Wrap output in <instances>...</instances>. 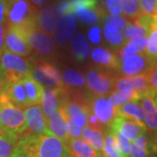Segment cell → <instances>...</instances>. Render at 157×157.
I'll list each match as a JSON object with an SVG mask.
<instances>
[{
	"instance_id": "obj_28",
	"label": "cell",
	"mask_w": 157,
	"mask_h": 157,
	"mask_svg": "<svg viewBox=\"0 0 157 157\" xmlns=\"http://www.w3.org/2000/svg\"><path fill=\"white\" fill-rule=\"evenodd\" d=\"M147 45V37H136L134 39H129L119 50L117 54L119 60L128 55L146 52Z\"/></svg>"
},
{
	"instance_id": "obj_48",
	"label": "cell",
	"mask_w": 157,
	"mask_h": 157,
	"mask_svg": "<svg viewBox=\"0 0 157 157\" xmlns=\"http://www.w3.org/2000/svg\"><path fill=\"white\" fill-rule=\"evenodd\" d=\"M147 157H157V155H149V156Z\"/></svg>"
},
{
	"instance_id": "obj_14",
	"label": "cell",
	"mask_w": 157,
	"mask_h": 157,
	"mask_svg": "<svg viewBox=\"0 0 157 157\" xmlns=\"http://www.w3.org/2000/svg\"><path fill=\"white\" fill-rule=\"evenodd\" d=\"M155 94L147 93L139 100L144 111V123L147 130L151 132L152 136L157 140V106Z\"/></svg>"
},
{
	"instance_id": "obj_23",
	"label": "cell",
	"mask_w": 157,
	"mask_h": 157,
	"mask_svg": "<svg viewBox=\"0 0 157 157\" xmlns=\"http://www.w3.org/2000/svg\"><path fill=\"white\" fill-rule=\"evenodd\" d=\"M62 92L60 88H46L41 101V107L45 116L50 117L59 109L61 101Z\"/></svg>"
},
{
	"instance_id": "obj_4",
	"label": "cell",
	"mask_w": 157,
	"mask_h": 157,
	"mask_svg": "<svg viewBox=\"0 0 157 157\" xmlns=\"http://www.w3.org/2000/svg\"><path fill=\"white\" fill-rule=\"evenodd\" d=\"M0 128L18 138L26 134L25 113L13 105L4 92L0 95Z\"/></svg>"
},
{
	"instance_id": "obj_13",
	"label": "cell",
	"mask_w": 157,
	"mask_h": 157,
	"mask_svg": "<svg viewBox=\"0 0 157 157\" xmlns=\"http://www.w3.org/2000/svg\"><path fill=\"white\" fill-rule=\"evenodd\" d=\"M27 42L32 50L33 49L39 56L47 58L55 56V43L50 35L35 30L27 36Z\"/></svg>"
},
{
	"instance_id": "obj_17",
	"label": "cell",
	"mask_w": 157,
	"mask_h": 157,
	"mask_svg": "<svg viewBox=\"0 0 157 157\" xmlns=\"http://www.w3.org/2000/svg\"><path fill=\"white\" fill-rule=\"evenodd\" d=\"M114 89H131L139 94L140 97L147 93H150L145 73L132 77H116L114 82Z\"/></svg>"
},
{
	"instance_id": "obj_45",
	"label": "cell",
	"mask_w": 157,
	"mask_h": 157,
	"mask_svg": "<svg viewBox=\"0 0 157 157\" xmlns=\"http://www.w3.org/2000/svg\"><path fill=\"white\" fill-rule=\"evenodd\" d=\"M33 6L36 7H39V6H45V4H47L50 0H29Z\"/></svg>"
},
{
	"instance_id": "obj_42",
	"label": "cell",
	"mask_w": 157,
	"mask_h": 157,
	"mask_svg": "<svg viewBox=\"0 0 157 157\" xmlns=\"http://www.w3.org/2000/svg\"><path fill=\"white\" fill-rule=\"evenodd\" d=\"M88 39L94 44H99L101 41V29L98 26H93L88 31Z\"/></svg>"
},
{
	"instance_id": "obj_11",
	"label": "cell",
	"mask_w": 157,
	"mask_h": 157,
	"mask_svg": "<svg viewBox=\"0 0 157 157\" xmlns=\"http://www.w3.org/2000/svg\"><path fill=\"white\" fill-rule=\"evenodd\" d=\"M25 116L26 121L25 135L51 134L47 127V120L39 104L26 107Z\"/></svg>"
},
{
	"instance_id": "obj_12",
	"label": "cell",
	"mask_w": 157,
	"mask_h": 157,
	"mask_svg": "<svg viewBox=\"0 0 157 157\" xmlns=\"http://www.w3.org/2000/svg\"><path fill=\"white\" fill-rule=\"evenodd\" d=\"M5 45L6 50L20 57H27L32 52L26 38L17 28L11 25H6Z\"/></svg>"
},
{
	"instance_id": "obj_40",
	"label": "cell",
	"mask_w": 157,
	"mask_h": 157,
	"mask_svg": "<svg viewBox=\"0 0 157 157\" xmlns=\"http://www.w3.org/2000/svg\"><path fill=\"white\" fill-rule=\"evenodd\" d=\"M145 74L150 92L157 94V61L147 71Z\"/></svg>"
},
{
	"instance_id": "obj_24",
	"label": "cell",
	"mask_w": 157,
	"mask_h": 157,
	"mask_svg": "<svg viewBox=\"0 0 157 157\" xmlns=\"http://www.w3.org/2000/svg\"><path fill=\"white\" fill-rule=\"evenodd\" d=\"M116 117L131 119L140 123H144V111L140 101H130L121 106L115 107Z\"/></svg>"
},
{
	"instance_id": "obj_2",
	"label": "cell",
	"mask_w": 157,
	"mask_h": 157,
	"mask_svg": "<svg viewBox=\"0 0 157 157\" xmlns=\"http://www.w3.org/2000/svg\"><path fill=\"white\" fill-rule=\"evenodd\" d=\"M38 7L29 0H7L6 25L17 28L27 39V36L38 30Z\"/></svg>"
},
{
	"instance_id": "obj_44",
	"label": "cell",
	"mask_w": 157,
	"mask_h": 157,
	"mask_svg": "<svg viewBox=\"0 0 157 157\" xmlns=\"http://www.w3.org/2000/svg\"><path fill=\"white\" fill-rule=\"evenodd\" d=\"M6 32V24H0V53L6 49V45H5Z\"/></svg>"
},
{
	"instance_id": "obj_46",
	"label": "cell",
	"mask_w": 157,
	"mask_h": 157,
	"mask_svg": "<svg viewBox=\"0 0 157 157\" xmlns=\"http://www.w3.org/2000/svg\"><path fill=\"white\" fill-rule=\"evenodd\" d=\"M6 81L5 78H4V76H3V74L1 73L0 72V95L2 94V93L4 92V90L6 88Z\"/></svg>"
},
{
	"instance_id": "obj_49",
	"label": "cell",
	"mask_w": 157,
	"mask_h": 157,
	"mask_svg": "<svg viewBox=\"0 0 157 157\" xmlns=\"http://www.w3.org/2000/svg\"><path fill=\"white\" fill-rule=\"evenodd\" d=\"M155 103H156V106H157V94L155 96Z\"/></svg>"
},
{
	"instance_id": "obj_27",
	"label": "cell",
	"mask_w": 157,
	"mask_h": 157,
	"mask_svg": "<svg viewBox=\"0 0 157 157\" xmlns=\"http://www.w3.org/2000/svg\"><path fill=\"white\" fill-rule=\"evenodd\" d=\"M71 50L73 57L79 62L86 60L90 55L91 47L85 34L77 33L72 39Z\"/></svg>"
},
{
	"instance_id": "obj_22",
	"label": "cell",
	"mask_w": 157,
	"mask_h": 157,
	"mask_svg": "<svg viewBox=\"0 0 157 157\" xmlns=\"http://www.w3.org/2000/svg\"><path fill=\"white\" fill-rule=\"evenodd\" d=\"M18 137L0 128V157H21Z\"/></svg>"
},
{
	"instance_id": "obj_16",
	"label": "cell",
	"mask_w": 157,
	"mask_h": 157,
	"mask_svg": "<svg viewBox=\"0 0 157 157\" xmlns=\"http://www.w3.org/2000/svg\"><path fill=\"white\" fill-rule=\"evenodd\" d=\"M157 155V140L147 132L131 142L128 157H147Z\"/></svg>"
},
{
	"instance_id": "obj_47",
	"label": "cell",
	"mask_w": 157,
	"mask_h": 157,
	"mask_svg": "<svg viewBox=\"0 0 157 157\" xmlns=\"http://www.w3.org/2000/svg\"><path fill=\"white\" fill-rule=\"evenodd\" d=\"M100 157H109V156H107V155H104V154H101V155Z\"/></svg>"
},
{
	"instance_id": "obj_3",
	"label": "cell",
	"mask_w": 157,
	"mask_h": 157,
	"mask_svg": "<svg viewBox=\"0 0 157 157\" xmlns=\"http://www.w3.org/2000/svg\"><path fill=\"white\" fill-rule=\"evenodd\" d=\"M60 9L65 14H73L80 22L90 25L107 15L98 0H62Z\"/></svg>"
},
{
	"instance_id": "obj_20",
	"label": "cell",
	"mask_w": 157,
	"mask_h": 157,
	"mask_svg": "<svg viewBox=\"0 0 157 157\" xmlns=\"http://www.w3.org/2000/svg\"><path fill=\"white\" fill-rule=\"evenodd\" d=\"M4 94L16 107L20 108L30 107V103L27 99L22 80H17L11 83H6Z\"/></svg>"
},
{
	"instance_id": "obj_37",
	"label": "cell",
	"mask_w": 157,
	"mask_h": 157,
	"mask_svg": "<svg viewBox=\"0 0 157 157\" xmlns=\"http://www.w3.org/2000/svg\"><path fill=\"white\" fill-rule=\"evenodd\" d=\"M101 6L107 15L121 16L123 13L121 0H102Z\"/></svg>"
},
{
	"instance_id": "obj_19",
	"label": "cell",
	"mask_w": 157,
	"mask_h": 157,
	"mask_svg": "<svg viewBox=\"0 0 157 157\" xmlns=\"http://www.w3.org/2000/svg\"><path fill=\"white\" fill-rule=\"evenodd\" d=\"M92 59L94 62L99 65L102 69L110 72L118 71L120 60L117 54L113 51L102 47H96L92 52Z\"/></svg>"
},
{
	"instance_id": "obj_9",
	"label": "cell",
	"mask_w": 157,
	"mask_h": 157,
	"mask_svg": "<svg viewBox=\"0 0 157 157\" xmlns=\"http://www.w3.org/2000/svg\"><path fill=\"white\" fill-rule=\"evenodd\" d=\"M90 112L94 113L102 125L108 129L116 117L115 107L111 105L106 96H91L88 97Z\"/></svg>"
},
{
	"instance_id": "obj_34",
	"label": "cell",
	"mask_w": 157,
	"mask_h": 157,
	"mask_svg": "<svg viewBox=\"0 0 157 157\" xmlns=\"http://www.w3.org/2000/svg\"><path fill=\"white\" fill-rule=\"evenodd\" d=\"M147 45L146 52L152 58L157 59V17H154L153 24L147 35Z\"/></svg>"
},
{
	"instance_id": "obj_30",
	"label": "cell",
	"mask_w": 157,
	"mask_h": 157,
	"mask_svg": "<svg viewBox=\"0 0 157 157\" xmlns=\"http://www.w3.org/2000/svg\"><path fill=\"white\" fill-rule=\"evenodd\" d=\"M140 96L139 94L131 89H122V90H114L112 91L108 101L113 107H119L125 103H128L130 101H139Z\"/></svg>"
},
{
	"instance_id": "obj_32",
	"label": "cell",
	"mask_w": 157,
	"mask_h": 157,
	"mask_svg": "<svg viewBox=\"0 0 157 157\" xmlns=\"http://www.w3.org/2000/svg\"><path fill=\"white\" fill-rule=\"evenodd\" d=\"M103 34L108 44H110L112 46L117 47L119 49L121 48L127 42L121 31L112 25H105L103 28Z\"/></svg>"
},
{
	"instance_id": "obj_31",
	"label": "cell",
	"mask_w": 157,
	"mask_h": 157,
	"mask_svg": "<svg viewBox=\"0 0 157 157\" xmlns=\"http://www.w3.org/2000/svg\"><path fill=\"white\" fill-rule=\"evenodd\" d=\"M61 88H77L84 86L86 84V79L84 76L73 69L66 70L61 77Z\"/></svg>"
},
{
	"instance_id": "obj_7",
	"label": "cell",
	"mask_w": 157,
	"mask_h": 157,
	"mask_svg": "<svg viewBox=\"0 0 157 157\" xmlns=\"http://www.w3.org/2000/svg\"><path fill=\"white\" fill-rule=\"evenodd\" d=\"M157 61L146 52L135 53L120 59L118 71L125 77H132L145 73Z\"/></svg>"
},
{
	"instance_id": "obj_18",
	"label": "cell",
	"mask_w": 157,
	"mask_h": 157,
	"mask_svg": "<svg viewBox=\"0 0 157 157\" xmlns=\"http://www.w3.org/2000/svg\"><path fill=\"white\" fill-rule=\"evenodd\" d=\"M77 28V20L73 14L62 16L53 33L54 39L59 45H64L73 37Z\"/></svg>"
},
{
	"instance_id": "obj_38",
	"label": "cell",
	"mask_w": 157,
	"mask_h": 157,
	"mask_svg": "<svg viewBox=\"0 0 157 157\" xmlns=\"http://www.w3.org/2000/svg\"><path fill=\"white\" fill-rule=\"evenodd\" d=\"M141 14L147 17H157V0H139Z\"/></svg>"
},
{
	"instance_id": "obj_10",
	"label": "cell",
	"mask_w": 157,
	"mask_h": 157,
	"mask_svg": "<svg viewBox=\"0 0 157 157\" xmlns=\"http://www.w3.org/2000/svg\"><path fill=\"white\" fill-rule=\"evenodd\" d=\"M109 128L122 135L130 142L134 141L139 136L147 132L146 126L131 119L115 117Z\"/></svg>"
},
{
	"instance_id": "obj_39",
	"label": "cell",
	"mask_w": 157,
	"mask_h": 157,
	"mask_svg": "<svg viewBox=\"0 0 157 157\" xmlns=\"http://www.w3.org/2000/svg\"><path fill=\"white\" fill-rule=\"evenodd\" d=\"M105 25H112L115 28L119 29L121 31H123L124 28L126 27L128 20L123 16H110V15H106L103 18Z\"/></svg>"
},
{
	"instance_id": "obj_1",
	"label": "cell",
	"mask_w": 157,
	"mask_h": 157,
	"mask_svg": "<svg viewBox=\"0 0 157 157\" xmlns=\"http://www.w3.org/2000/svg\"><path fill=\"white\" fill-rule=\"evenodd\" d=\"M18 149L21 157H73L67 144L52 134L24 135Z\"/></svg>"
},
{
	"instance_id": "obj_36",
	"label": "cell",
	"mask_w": 157,
	"mask_h": 157,
	"mask_svg": "<svg viewBox=\"0 0 157 157\" xmlns=\"http://www.w3.org/2000/svg\"><path fill=\"white\" fill-rule=\"evenodd\" d=\"M123 35L126 41H128L136 37H147V31L135 21H128L123 30Z\"/></svg>"
},
{
	"instance_id": "obj_33",
	"label": "cell",
	"mask_w": 157,
	"mask_h": 157,
	"mask_svg": "<svg viewBox=\"0 0 157 157\" xmlns=\"http://www.w3.org/2000/svg\"><path fill=\"white\" fill-rule=\"evenodd\" d=\"M103 154L109 157H121L116 138L109 128L107 129L106 137L104 139Z\"/></svg>"
},
{
	"instance_id": "obj_21",
	"label": "cell",
	"mask_w": 157,
	"mask_h": 157,
	"mask_svg": "<svg viewBox=\"0 0 157 157\" xmlns=\"http://www.w3.org/2000/svg\"><path fill=\"white\" fill-rule=\"evenodd\" d=\"M47 127L52 135L56 136L57 138L64 141L65 143H67V141L70 139L66 120L59 109H58L47 120Z\"/></svg>"
},
{
	"instance_id": "obj_43",
	"label": "cell",
	"mask_w": 157,
	"mask_h": 157,
	"mask_svg": "<svg viewBox=\"0 0 157 157\" xmlns=\"http://www.w3.org/2000/svg\"><path fill=\"white\" fill-rule=\"evenodd\" d=\"M7 15V0H0V24H6Z\"/></svg>"
},
{
	"instance_id": "obj_41",
	"label": "cell",
	"mask_w": 157,
	"mask_h": 157,
	"mask_svg": "<svg viewBox=\"0 0 157 157\" xmlns=\"http://www.w3.org/2000/svg\"><path fill=\"white\" fill-rule=\"evenodd\" d=\"M110 130L113 133V135H114L115 138H116V140H117L118 142V146H119L120 151H121V157H128L129 152H130V147H131V142L128 140H127L126 138H124L122 135H121L117 132L113 131L112 129H110Z\"/></svg>"
},
{
	"instance_id": "obj_8",
	"label": "cell",
	"mask_w": 157,
	"mask_h": 157,
	"mask_svg": "<svg viewBox=\"0 0 157 157\" xmlns=\"http://www.w3.org/2000/svg\"><path fill=\"white\" fill-rule=\"evenodd\" d=\"M32 76L39 83L50 88H61V76L53 65L41 59H32Z\"/></svg>"
},
{
	"instance_id": "obj_25",
	"label": "cell",
	"mask_w": 157,
	"mask_h": 157,
	"mask_svg": "<svg viewBox=\"0 0 157 157\" xmlns=\"http://www.w3.org/2000/svg\"><path fill=\"white\" fill-rule=\"evenodd\" d=\"M66 144L73 157H100L102 154L79 138H70Z\"/></svg>"
},
{
	"instance_id": "obj_35",
	"label": "cell",
	"mask_w": 157,
	"mask_h": 157,
	"mask_svg": "<svg viewBox=\"0 0 157 157\" xmlns=\"http://www.w3.org/2000/svg\"><path fill=\"white\" fill-rule=\"evenodd\" d=\"M123 14L129 21H134L141 15L139 0H121Z\"/></svg>"
},
{
	"instance_id": "obj_5",
	"label": "cell",
	"mask_w": 157,
	"mask_h": 157,
	"mask_svg": "<svg viewBox=\"0 0 157 157\" xmlns=\"http://www.w3.org/2000/svg\"><path fill=\"white\" fill-rule=\"evenodd\" d=\"M32 59H24L6 49L0 53V72L6 83L22 80L26 76L32 75Z\"/></svg>"
},
{
	"instance_id": "obj_29",
	"label": "cell",
	"mask_w": 157,
	"mask_h": 157,
	"mask_svg": "<svg viewBox=\"0 0 157 157\" xmlns=\"http://www.w3.org/2000/svg\"><path fill=\"white\" fill-rule=\"evenodd\" d=\"M83 140L87 144L93 147L95 150L103 154L104 147V132L102 130L92 128L88 126H86L81 131V135Z\"/></svg>"
},
{
	"instance_id": "obj_15",
	"label": "cell",
	"mask_w": 157,
	"mask_h": 157,
	"mask_svg": "<svg viewBox=\"0 0 157 157\" xmlns=\"http://www.w3.org/2000/svg\"><path fill=\"white\" fill-rule=\"evenodd\" d=\"M61 17L62 16L57 10L56 6L46 5L42 7L38 12V30L46 34H53Z\"/></svg>"
},
{
	"instance_id": "obj_6",
	"label": "cell",
	"mask_w": 157,
	"mask_h": 157,
	"mask_svg": "<svg viewBox=\"0 0 157 157\" xmlns=\"http://www.w3.org/2000/svg\"><path fill=\"white\" fill-rule=\"evenodd\" d=\"M116 77L105 69H91L86 73V88L91 96H105L114 89Z\"/></svg>"
},
{
	"instance_id": "obj_26",
	"label": "cell",
	"mask_w": 157,
	"mask_h": 157,
	"mask_svg": "<svg viewBox=\"0 0 157 157\" xmlns=\"http://www.w3.org/2000/svg\"><path fill=\"white\" fill-rule=\"evenodd\" d=\"M26 96L28 99L30 106L38 105L42 101V97L44 94V87L42 85L35 80L32 75H28L22 79Z\"/></svg>"
}]
</instances>
